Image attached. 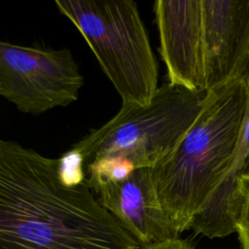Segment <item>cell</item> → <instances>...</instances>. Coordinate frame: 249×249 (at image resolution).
Here are the masks:
<instances>
[{
	"label": "cell",
	"instance_id": "1",
	"mask_svg": "<svg viewBox=\"0 0 249 249\" xmlns=\"http://www.w3.org/2000/svg\"><path fill=\"white\" fill-rule=\"evenodd\" d=\"M64 155L0 138V249H139Z\"/></svg>",
	"mask_w": 249,
	"mask_h": 249
},
{
	"label": "cell",
	"instance_id": "8",
	"mask_svg": "<svg viewBox=\"0 0 249 249\" xmlns=\"http://www.w3.org/2000/svg\"><path fill=\"white\" fill-rule=\"evenodd\" d=\"M93 193L100 205L140 246L179 237L160 206L151 167L135 168L98 186Z\"/></svg>",
	"mask_w": 249,
	"mask_h": 249
},
{
	"label": "cell",
	"instance_id": "5",
	"mask_svg": "<svg viewBox=\"0 0 249 249\" xmlns=\"http://www.w3.org/2000/svg\"><path fill=\"white\" fill-rule=\"evenodd\" d=\"M84 84L72 53L0 40V95L23 113L42 114L77 100Z\"/></svg>",
	"mask_w": 249,
	"mask_h": 249
},
{
	"label": "cell",
	"instance_id": "3",
	"mask_svg": "<svg viewBox=\"0 0 249 249\" xmlns=\"http://www.w3.org/2000/svg\"><path fill=\"white\" fill-rule=\"evenodd\" d=\"M205 94L167 82L147 105L122 103L110 121L67 153L92 192L135 168L153 167L184 137L198 116Z\"/></svg>",
	"mask_w": 249,
	"mask_h": 249
},
{
	"label": "cell",
	"instance_id": "11",
	"mask_svg": "<svg viewBox=\"0 0 249 249\" xmlns=\"http://www.w3.org/2000/svg\"><path fill=\"white\" fill-rule=\"evenodd\" d=\"M139 249H196V248L189 241L178 237V238L170 239V240L153 244V245L140 246Z\"/></svg>",
	"mask_w": 249,
	"mask_h": 249
},
{
	"label": "cell",
	"instance_id": "7",
	"mask_svg": "<svg viewBox=\"0 0 249 249\" xmlns=\"http://www.w3.org/2000/svg\"><path fill=\"white\" fill-rule=\"evenodd\" d=\"M205 89L243 77L249 62V0H201Z\"/></svg>",
	"mask_w": 249,
	"mask_h": 249
},
{
	"label": "cell",
	"instance_id": "2",
	"mask_svg": "<svg viewBox=\"0 0 249 249\" xmlns=\"http://www.w3.org/2000/svg\"><path fill=\"white\" fill-rule=\"evenodd\" d=\"M249 103L244 77L206 91L202 108L174 150L151 167L160 206L180 235L228 172Z\"/></svg>",
	"mask_w": 249,
	"mask_h": 249
},
{
	"label": "cell",
	"instance_id": "9",
	"mask_svg": "<svg viewBox=\"0 0 249 249\" xmlns=\"http://www.w3.org/2000/svg\"><path fill=\"white\" fill-rule=\"evenodd\" d=\"M249 92V62L243 74ZM249 174V103L238 148L231 165L201 210L193 218L190 229L209 238L225 237L236 232L239 212L238 185Z\"/></svg>",
	"mask_w": 249,
	"mask_h": 249
},
{
	"label": "cell",
	"instance_id": "4",
	"mask_svg": "<svg viewBox=\"0 0 249 249\" xmlns=\"http://www.w3.org/2000/svg\"><path fill=\"white\" fill-rule=\"evenodd\" d=\"M58 11L83 35L123 104L147 105L158 87V63L132 0H58Z\"/></svg>",
	"mask_w": 249,
	"mask_h": 249
},
{
	"label": "cell",
	"instance_id": "10",
	"mask_svg": "<svg viewBox=\"0 0 249 249\" xmlns=\"http://www.w3.org/2000/svg\"><path fill=\"white\" fill-rule=\"evenodd\" d=\"M239 212L236 232L242 249H249V174L241 178L238 185Z\"/></svg>",
	"mask_w": 249,
	"mask_h": 249
},
{
	"label": "cell",
	"instance_id": "6",
	"mask_svg": "<svg viewBox=\"0 0 249 249\" xmlns=\"http://www.w3.org/2000/svg\"><path fill=\"white\" fill-rule=\"evenodd\" d=\"M154 11L168 83L206 91L201 0H158Z\"/></svg>",
	"mask_w": 249,
	"mask_h": 249
}]
</instances>
